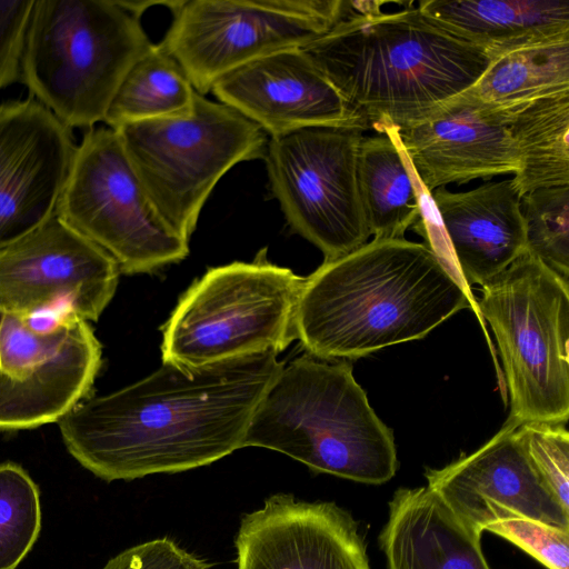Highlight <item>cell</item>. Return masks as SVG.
<instances>
[{
    "label": "cell",
    "instance_id": "obj_27",
    "mask_svg": "<svg viewBox=\"0 0 569 569\" xmlns=\"http://www.w3.org/2000/svg\"><path fill=\"white\" fill-rule=\"evenodd\" d=\"M526 252L569 280V186L536 189L521 198Z\"/></svg>",
    "mask_w": 569,
    "mask_h": 569
},
{
    "label": "cell",
    "instance_id": "obj_1",
    "mask_svg": "<svg viewBox=\"0 0 569 569\" xmlns=\"http://www.w3.org/2000/svg\"><path fill=\"white\" fill-rule=\"evenodd\" d=\"M272 350L199 367L162 366L59 421L69 453L96 477L131 481L211 465L243 448L264 393L283 368Z\"/></svg>",
    "mask_w": 569,
    "mask_h": 569
},
{
    "label": "cell",
    "instance_id": "obj_5",
    "mask_svg": "<svg viewBox=\"0 0 569 569\" xmlns=\"http://www.w3.org/2000/svg\"><path fill=\"white\" fill-rule=\"evenodd\" d=\"M152 44L124 1L34 0L21 82L68 128L89 130Z\"/></svg>",
    "mask_w": 569,
    "mask_h": 569
},
{
    "label": "cell",
    "instance_id": "obj_20",
    "mask_svg": "<svg viewBox=\"0 0 569 569\" xmlns=\"http://www.w3.org/2000/svg\"><path fill=\"white\" fill-rule=\"evenodd\" d=\"M379 542L387 569H490L481 533L427 486L393 493Z\"/></svg>",
    "mask_w": 569,
    "mask_h": 569
},
{
    "label": "cell",
    "instance_id": "obj_6",
    "mask_svg": "<svg viewBox=\"0 0 569 569\" xmlns=\"http://www.w3.org/2000/svg\"><path fill=\"white\" fill-rule=\"evenodd\" d=\"M510 397L506 422L565 425L569 417V283L525 252L481 286Z\"/></svg>",
    "mask_w": 569,
    "mask_h": 569
},
{
    "label": "cell",
    "instance_id": "obj_8",
    "mask_svg": "<svg viewBox=\"0 0 569 569\" xmlns=\"http://www.w3.org/2000/svg\"><path fill=\"white\" fill-rule=\"evenodd\" d=\"M116 131L157 211L187 241L219 180L240 162L263 159L269 140L256 123L198 92L189 116Z\"/></svg>",
    "mask_w": 569,
    "mask_h": 569
},
{
    "label": "cell",
    "instance_id": "obj_25",
    "mask_svg": "<svg viewBox=\"0 0 569 569\" xmlns=\"http://www.w3.org/2000/svg\"><path fill=\"white\" fill-rule=\"evenodd\" d=\"M569 89V38L521 47L493 57L468 91L507 108Z\"/></svg>",
    "mask_w": 569,
    "mask_h": 569
},
{
    "label": "cell",
    "instance_id": "obj_24",
    "mask_svg": "<svg viewBox=\"0 0 569 569\" xmlns=\"http://www.w3.org/2000/svg\"><path fill=\"white\" fill-rule=\"evenodd\" d=\"M196 94L181 66L161 43H153L124 76L103 122L116 130L132 122L186 117L193 111Z\"/></svg>",
    "mask_w": 569,
    "mask_h": 569
},
{
    "label": "cell",
    "instance_id": "obj_10",
    "mask_svg": "<svg viewBox=\"0 0 569 569\" xmlns=\"http://www.w3.org/2000/svg\"><path fill=\"white\" fill-rule=\"evenodd\" d=\"M172 22L160 42L204 96L232 70L302 48L352 14L345 0L167 1Z\"/></svg>",
    "mask_w": 569,
    "mask_h": 569
},
{
    "label": "cell",
    "instance_id": "obj_14",
    "mask_svg": "<svg viewBox=\"0 0 569 569\" xmlns=\"http://www.w3.org/2000/svg\"><path fill=\"white\" fill-rule=\"evenodd\" d=\"M76 148L71 129L34 98L0 104V250L57 216Z\"/></svg>",
    "mask_w": 569,
    "mask_h": 569
},
{
    "label": "cell",
    "instance_id": "obj_28",
    "mask_svg": "<svg viewBox=\"0 0 569 569\" xmlns=\"http://www.w3.org/2000/svg\"><path fill=\"white\" fill-rule=\"evenodd\" d=\"M521 445L539 477L569 512V432L565 425L525 423L517 428Z\"/></svg>",
    "mask_w": 569,
    "mask_h": 569
},
{
    "label": "cell",
    "instance_id": "obj_31",
    "mask_svg": "<svg viewBox=\"0 0 569 569\" xmlns=\"http://www.w3.org/2000/svg\"><path fill=\"white\" fill-rule=\"evenodd\" d=\"M34 0H0V90L22 78V57Z\"/></svg>",
    "mask_w": 569,
    "mask_h": 569
},
{
    "label": "cell",
    "instance_id": "obj_17",
    "mask_svg": "<svg viewBox=\"0 0 569 569\" xmlns=\"http://www.w3.org/2000/svg\"><path fill=\"white\" fill-rule=\"evenodd\" d=\"M234 549L237 569H370L349 512L287 492L269 496L241 517Z\"/></svg>",
    "mask_w": 569,
    "mask_h": 569
},
{
    "label": "cell",
    "instance_id": "obj_12",
    "mask_svg": "<svg viewBox=\"0 0 569 569\" xmlns=\"http://www.w3.org/2000/svg\"><path fill=\"white\" fill-rule=\"evenodd\" d=\"M101 356L86 320L0 311V430L58 422L91 390Z\"/></svg>",
    "mask_w": 569,
    "mask_h": 569
},
{
    "label": "cell",
    "instance_id": "obj_22",
    "mask_svg": "<svg viewBox=\"0 0 569 569\" xmlns=\"http://www.w3.org/2000/svg\"><path fill=\"white\" fill-rule=\"evenodd\" d=\"M358 190L370 236L403 238L418 223L422 200L418 179L396 140L388 133L362 137L357 153Z\"/></svg>",
    "mask_w": 569,
    "mask_h": 569
},
{
    "label": "cell",
    "instance_id": "obj_7",
    "mask_svg": "<svg viewBox=\"0 0 569 569\" xmlns=\"http://www.w3.org/2000/svg\"><path fill=\"white\" fill-rule=\"evenodd\" d=\"M210 268L181 296L162 326V363L199 367L252 352L283 351L297 339L305 278L271 263Z\"/></svg>",
    "mask_w": 569,
    "mask_h": 569
},
{
    "label": "cell",
    "instance_id": "obj_3",
    "mask_svg": "<svg viewBox=\"0 0 569 569\" xmlns=\"http://www.w3.org/2000/svg\"><path fill=\"white\" fill-rule=\"evenodd\" d=\"M361 1L302 50L343 100L378 131L422 119L470 89L492 57L428 19Z\"/></svg>",
    "mask_w": 569,
    "mask_h": 569
},
{
    "label": "cell",
    "instance_id": "obj_30",
    "mask_svg": "<svg viewBox=\"0 0 569 569\" xmlns=\"http://www.w3.org/2000/svg\"><path fill=\"white\" fill-rule=\"evenodd\" d=\"M101 569H212V565L174 539L160 537L120 551Z\"/></svg>",
    "mask_w": 569,
    "mask_h": 569
},
{
    "label": "cell",
    "instance_id": "obj_29",
    "mask_svg": "<svg viewBox=\"0 0 569 569\" xmlns=\"http://www.w3.org/2000/svg\"><path fill=\"white\" fill-rule=\"evenodd\" d=\"M486 530L516 545L548 569H569V529L517 517L493 521Z\"/></svg>",
    "mask_w": 569,
    "mask_h": 569
},
{
    "label": "cell",
    "instance_id": "obj_11",
    "mask_svg": "<svg viewBox=\"0 0 569 569\" xmlns=\"http://www.w3.org/2000/svg\"><path fill=\"white\" fill-rule=\"evenodd\" d=\"M358 128H307L268 140L264 161L271 190L293 231L318 247L325 261L370 237L361 208Z\"/></svg>",
    "mask_w": 569,
    "mask_h": 569
},
{
    "label": "cell",
    "instance_id": "obj_26",
    "mask_svg": "<svg viewBox=\"0 0 569 569\" xmlns=\"http://www.w3.org/2000/svg\"><path fill=\"white\" fill-rule=\"evenodd\" d=\"M41 530L40 491L18 463H0V569H16Z\"/></svg>",
    "mask_w": 569,
    "mask_h": 569
},
{
    "label": "cell",
    "instance_id": "obj_18",
    "mask_svg": "<svg viewBox=\"0 0 569 569\" xmlns=\"http://www.w3.org/2000/svg\"><path fill=\"white\" fill-rule=\"evenodd\" d=\"M211 92L270 138L307 128L369 127L302 48L250 61L220 78Z\"/></svg>",
    "mask_w": 569,
    "mask_h": 569
},
{
    "label": "cell",
    "instance_id": "obj_4",
    "mask_svg": "<svg viewBox=\"0 0 569 569\" xmlns=\"http://www.w3.org/2000/svg\"><path fill=\"white\" fill-rule=\"evenodd\" d=\"M283 453L318 473L368 485L398 469L393 433L376 415L352 366L303 355L283 367L248 427L243 448Z\"/></svg>",
    "mask_w": 569,
    "mask_h": 569
},
{
    "label": "cell",
    "instance_id": "obj_23",
    "mask_svg": "<svg viewBox=\"0 0 569 569\" xmlns=\"http://www.w3.org/2000/svg\"><path fill=\"white\" fill-rule=\"evenodd\" d=\"M503 109L517 154L511 180L519 198L569 186V89Z\"/></svg>",
    "mask_w": 569,
    "mask_h": 569
},
{
    "label": "cell",
    "instance_id": "obj_2",
    "mask_svg": "<svg viewBox=\"0 0 569 569\" xmlns=\"http://www.w3.org/2000/svg\"><path fill=\"white\" fill-rule=\"evenodd\" d=\"M462 281L426 243L373 239L305 278L297 339L319 359H358L418 340L470 306Z\"/></svg>",
    "mask_w": 569,
    "mask_h": 569
},
{
    "label": "cell",
    "instance_id": "obj_15",
    "mask_svg": "<svg viewBox=\"0 0 569 569\" xmlns=\"http://www.w3.org/2000/svg\"><path fill=\"white\" fill-rule=\"evenodd\" d=\"M517 428L506 422L472 453L428 469L427 487L481 535L489 523L517 517L569 529V512L532 467Z\"/></svg>",
    "mask_w": 569,
    "mask_h": 569
},
{
    "label": "cell",
    "instance_id": "obj_21",
    "mask_svg": "<svg viewBox=\"0 0 569 569\" xmlns=\"http://www.w3.org/2000/svg\"><path fill=\"white\" fill-rule=\"evenodd\" d=\"M431 21L490 57L569 38V0H423Z\"/></svg>",
    "mask_w": 569,
    "mask_h": 569
},
{
    "label": "cell",
    "instance_id": "obj_13",
    "mask_svg": "<svg viewBox=\"0 0 569 569\" xmlns=\"http://www.w3.org/2000/svg\"><path fill=\"white\" fill-rule=\"evenodd\" d=\"M116 261L57 216L0 250V311L97 321L114 296Z\"/></svg>",
    "mask_w": 569,
    "mask_h": 569
},
{
    "label": "cell",
    "instance_id": "obj_19",
    "mask_svg": "<svg viewBox=\"0 0 569 569\" xmlns=\"http://www.w3.org/2000/svg\"><path fill=\"white\" fill-rule=\"evenodd\" d=\"M429 196L466 284L483 286L526 252L521 199L511 179L466 192L441 187Z\"/></svg>",
    "mask_w": 569,
    "mask_h": 569
},
{
    "label": "cell",
    "instance_id": "obj_16",
    "mask_svg": "<svg viewBox=\"0 0 569 569\" xmlns=\"http://www.w3.org/2000/svg\"><path fill=\"white\" fill-rule=\"evenodd\" d=\"M381 132L391 136L427 193L449 183L515 173V146L503 108L468 90L426 117Z\"/></svg>",
    "mask_w": 569,
    "mask_h": 569
},
{
    "label": "cell",
    "instance_id": "obj_9",
    "mask_svg": "<svg viewBox=\"0 0 569 569\" xmlns=\"http://www.w3.org/2000/svg\"><path fill=\"white\" fill-rule=\"evenodd\" d=\"M57 217L106 251L120 272H151L189 253V241L159 214L108 126L87 130L77 146Z\"/></svg>",
    "mask_w": 569,
    "mask_h": 569
}]
</instances>
